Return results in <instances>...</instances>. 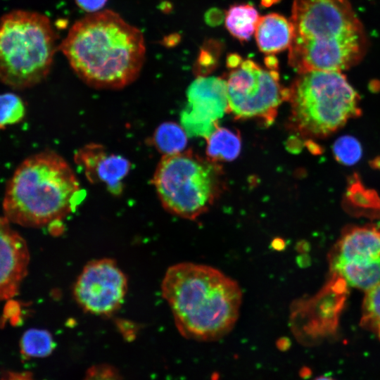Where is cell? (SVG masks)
<instances>
[{"label": "cell", "mask_w": 380, "mask_h": 380, "mask_svg": "<svg viewBox=\"0 0 380 380\" xmlns=\"http://www.w3.org/2000/svg\"><path fill=\"white\" fill-rule=\"evenodd\" d=\"M226 82L228 111L238 118H258L271 124L289 97L276 69H264L249 59L233 68Z\"/></svg>", "instance_id": "ba28073f"}, {"label": "cell", "mask_w": 380, "mask_h": 380, "mask_svg": "<svg viewBox=\"0 0 380 380\" xmlns=\"http://www.w3.org/2000/svg\"><path fill=\"white\" fill-rule=\"evenodd\" d=\"M260 18L254 6L250 4L234 5L227 12L225 25L235 38L248 41L255 32Z\"/></svg>", "instance_id": "9a60e30c"}, {"label": "cell", "mask_w": 380, "mask_h": 380, "mask_svg": "<svg viewBox=\"0 0 380 380\" xmlns=\"http://www.w3.org/2000/svg\"><path fill=\"white\" fill-rule=\"evenodd\" d=\"M279 0H262V4L265 6H270V5L276 3Z\"/></svg>", "instance_id": "4316f807"}, {"label": "cell", "mask_w": 380, "mask_h": 380, "mask_svg": "<svg viewBox=\"0 0 380 380\" xmlns=\"http://www.w3.org/2000/svg\"><path fill=\"white\" fill-rule=\"evenodd\" d=\"M84 198L69 164L55 152L43 151L23 161L9 179L4 216L11 224L42 227L61 221Z\"/></svg>", "instance_id": "277c9868"}, {"label": "cell", "mask_w": 380, "mask_h": 380, "mask_svg": "<svg viewBox=\"0 0 380 380\" xmlns=\"http://www.w3.org/2000/svg\"><path fill=\"white\" fill-rule=\"evenodd\" d=\"M24 101L17 94H0V129L20 122L25 117Z\"/></svg>", "instance_id": "ffe728a7"}, {"label": "cell", "mask_w": 380, "mask_h": 380, "mask_svg": "<svg viewBox=\"0 0 380 380\" xmlns=\"http://www.w3.org/2000/svg\"><path fill=\"white\" fill-rule=\"evenodd\" d=\"M206 139V153L210 160L231 161L239 155L241 138L231 129L217 127Z\"/></svg>", "instance_id": "2e32d148"}, {"label": "cell", "mask_w": 380, "mask_h": 380, "mask_svg": "<svg viewBox=\"0 0 380 380\" xmlns=\"http://www.w3.org/2000/svg\"><path fill=\"white\" fill-rule=\"evenodd\" d=\"M51 22L35 12L14 11L0 18V80L15 89L32 87L50 71L56 50Z\"/></svg>", "instance_id": "5b68a950"}, {"label": "cell", "mask_w": 380, "mask_h": 380, "mask_svg": "<svg viewBox=\"0 0 380 380\" xmlns=\"http://www.w3.org/2000/svg\"><path fill=\"white\" fill-rule=\"evenodd\" d=\"M0 380H33L27 373L9 372Z\"/></svg>", "instance_id": "d4e9b609"}, {"label": "cell", "mask_w": 380, "mask_h": 380, "mask_svg": "<svg viewBox=\"0 0 380 380\" xmlns=\"http://www.w3.org/2000/svg\"><path fill=\"white\" fill-rule=\"evenodd\" d=\"M242 60L241 57L236 54H232L227 58L228 66L231 68H235L238 67L241 63Z\"/></svg>", "instance_id": "484cf974"}, {"label": "cell", "mask_w": 380, "mask_h": 380, "mask_svg": "<svg viewBox=\"0 0 380 380\" xmlns=\"http://www.w3.org/2000/svg\"><path fill=\"white\" fill-rule=\"evenodd\" d=\"M221 167L191 151L163 155L152 179L163 208L180 217L195 220L207 212L222 188Z\"/></svg>", "instance_id": "52a82bcc"}, {"label": "cell", "mask_w": 380, "mask_h": 380, "mask_svg": "<svg viewBox=\"0 0 380 380\" xmlns=\"http://www.w3.org/2000/svg\"><path fill=\"white\" fill-rule=\"evenodd\" d=\"M152 141L163 155L174 154L184 149L187 144V134L182 125L167 122L156 128Z\"/></svg>", "instance_id": "e0dca14e"}, {"label": "cell", "mask_w": 380, "mask_h": 380, "mask_svg": "<svg viewBox=\"0 0 380 380\" xmlns=\"http://www.w3.org/2000/svg\"><path fill=\"white\" fill-rule=\"evenodd\" d=\"M313 380H335V379L330 376H321L315 378Z\"/></svg>", "instance_id": "83f0119b"}, {"label": "cell", "mask_w": 380, "mask_h": 380, "mask_svg": "<svg viewBox=\"0 0 380 380\" xmlns=\"http://www.w3.org/2000/svg\"><path fill=\"white\" fill-rule=\"evenodd\" d=\"M223 19V15L221 11L218 9H212L205 15L206 23L210 25L220 24Z\"/></svg>", "instance_id": "cb8c5ba5"}, {"label": "cell", "mask_w": 380, "mask_h": 380, "mask_svg": "<svg viewBox=\"0 0 380 380\" xmlns=\"http://www.w3.org/2000/svg\"><path fill=\"white\" fill-rule=\"evenodd\" d=\"M289 61L300 73L340 72L363 56V27L348 0H294Z\"/></svg>", "instance_id": "3957f363"}, {"label": "cell", "mask_w": 380, "mask_h": 380, "mask_svg": "<svg viewBox=\"0 0 380 380\" xmlns=\"http://www.w3.org/2000/svg\"><path fill=\"white\" fill-rule=\"evenodd\" d=\"M335 276L366 291L380 284V232L372 227L346 232L331 259Z\"/></svg>", "instance_id": "9c48e42d"}, {"label": "cell", "mask_w": 380, "mask_h": 380, "mask_svg": "<svg viewBox=\"0 0 380 380\" xmlns=\"http://www.w3.org/2000/svg\"><path fill=\"white\" fill-rule=\"evenodd\" d=\"M333 152L339 163L352 165L360 159L362 150L360 142L355 138L346 135L338 138L334 142Z\"/></svg>", "instance_id": "44dd1931"}, {"label": "cell", "mask_w": 380, "mask_h": 380, "mask_svg": "<svg viewBox=\"0 0 380 380\" xmlns=\"http://www.w3.org/2000/svg\"><path fill=\"white\" fill-rule=\"evenodd\" d=\"M361 325L380 339V284L367 291L363 301Z\"/></svg>", "instance_id": "d6986e66"}, {"label": "cell", "mask_w": 380, "mask_h": 380, "mask_svg": "<svg viewBox=\"0 0 380 380\" xmlns=\"http://www.w3.org/2000/svg\"><path fill=\"white\" fill-rule=\"evenodd\" d=\"M76 163L92 183H103L114 194L122 191V180L128 174L130 163L125 158L107 152L104 147L91 144L75 154Z\"/></svg>", "instance_id": "4fadbf2b"}, {"label": "cell", "mask_w": 380, "mask_h": 380, "mask_svg": "<svg viewBox=\"0 0 380 380\" xmlns=\"http://www.w3.org/2000/svg\"><path fill=\"white\" fill-rule=\"evenodd\" d=\"M179 331L186 338L212 341L235 326L242 303L239 284L220 270L184 262L170 266L161 284Z\"/></svg>", "instance_id": "7a4b0ae2"}, {"label": "cell", "mask_w": 380, "mask_h": 380, "mask_svg": "<svg viewBox=\"0 0 380 380\" xmlns=\"http://www.w3.org/2000/svg\"><path fill=\"white\" fill-rule=\"evenodd\" d=\"M20 353L26 357H39L49 355L54 348L53 337L44 329L26 331L20 341Z\"/></svg>", "instance_id": "ac0fdd59"}, {"label": "cell", "mask_w": 380, "mask_h": 380, "mask_svg": "<svg viewBox=\"0 0 380 380\" xmlns=\"http://www.w3.org/2000/svg\"><path fill=\"white\" fill-rule=\"evenodd\" d=\"M29 263L25 240L4 216L0 217V303L18 293Z\"/></svg>", "instance_id": "7c38bea8"}, {"label": "cell", "mask_w": 380, "mask_h": 380, "mask_svg": "<svg viewBox=\"0 0 380 380\" xmlns=\"http://www.w3.org/2000/svg\"><path fill=\"white\" fill-rule=\"evenodd\" d=\"M84 380H120L115 370L107 365H97L90 368Z\"/></svg>", "instance_id": "7402d4cb"}, {"label": "cell", "mask_w": 380, "mask_h": 380, "mask_svg": "<svg viewBox=\"0 0 380 380\" xmlns=\"http://www.w3.org/2000/svg\"><path fill=\"white\" fill-rule=\"evenodd\" d=\"M255 33L260 50L272 54L290 47L293 27L291 20L281 15L270 13L260 18Z\"/></svg>", "instance_id": "5bb4252c"}, {"label": "cell", "mask_w": 380, "mask_h": 380, "mask_svg": "<svg viewBox=\"0 0 380 380\" xmlns=\"http://www.w3.org/2000/svg\"><path fill=\"white\" fill-rule=\"evenodd\" d=\"M186 96L187 103L180 115L182 127L188 136L207 139L228 111L227 82L199 76L189 85Z\"/></svg>", "instance_id": "8fae6325"}, {"label": "cell", "mask_w": 380, "mask_h": 380, "mask_svg": "<svg viewBox=\"0 0 380 380\" xmlns=\"http://www.w3.org/2000/svg\"><path fill=\"white\" fill-rule=\"evenodd\" d=\"M127 290L126 275L108 258L89 262L78 276L73 295L86 312L109 315L122 304Z\"/></svg>", "instance_id": "30bf717a"}, {"label": "cell", "mask_w": 380, "mask_h": 380, "mask_svg": "<svg viewBox=\"0 0 380 380\" xmlns=\"http://www.w3.org/2000/svg\"><path fill=\"white\" fill-rule=\"evenodd\" d=\"M58 48L77 75L99 89H120L133 82L146 57L143 33L110 10L75 22Z\"/></svg>", "instance_id": "6da1fadb"}, {"label": "cell", "mask_w": 380, "mask_h": 380, "mask_svg": "<svg viewBox=\"0 0 380 380\" xmlns=\"http://www.w3.org/2000/svg\"><path fill=\"white\" fill-rule=\"evenodd\" d=\"M77 5L90 13L100 11L107 0H75Z\"/></svg>", "instance_id": "603a6c76"}, {"label": "cell", "mask_w": 380, "mask_h": 380, "mask_svg": "<svg viewBox=\"0 0 380 380\" xmlns=\"http://www.w3.org/2000/svg\"><path fill=\"white\" fill-rule=\"evenodd\" d=\"M288 99L293 127L307 137H325L360 114L359 96L340 72L301 73Z\"/></svg>", "instance_id": "8992f818"}]
</instances>
